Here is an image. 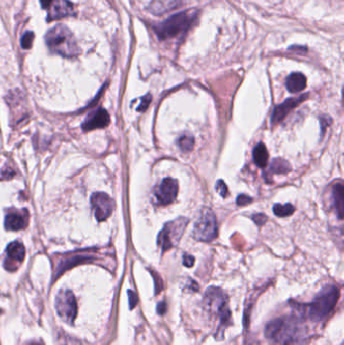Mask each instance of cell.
Here are the masks:
<instances>
[{
	"instance_id": "cell-28",
	"label": "cell",
	"mask_w": 344,
	"mask_h": 345,
	"mask_svg": "<svg viewBox=\"0 0 344 345\" xmlns=\"http://www.w3.org/2000/svg\"><path fill=\"white\" fill-rule=\"evenodd\" d=\"M128 297H129V307L130 309H133L137 304V296L134 292L128 291Z\"/></svg>"
},
{
	"instance_id": "cell-17",
	"label": "cell",
	"mask_w": 344,
	"mask_h": 345,
	"mask_svg": "<svg viewBox=\"0 0 344 345\" xmlns=\"http://www.w3.org/2000/svg\"><path fill=\"white\" fill-rule=\"evenodd\" d=\"M252 156H253V161L257 167L265 168L268 165L269 153L264 143L261 142L256 147H254Z\"/></svg>"
},
{
	"instance_id": "cell-30",
	"label": "cell",
	"mask_w": 344,
	"mask_h": 345,
	"mask_svg": "<svg viewBox=\"0 0 344 345\" xmlns=\"http://www.w3.org/2000/svg\"><path fill=\"white\" fill-rule=\"evenodd\" d=\"M14 176V172L11 171L10 169H8L7 171H2L1 172V178L2 179H10Z\"/></svg>"
},
{
	"instance_id": "cell-6",
	"label": "cell",
	"mask_w": 344,
	"mask_h": 345,
	"mask_svg": "<svg viewBox=\"0 0 344 345\" xmlns=\"http://www.w3.org/2000/svg\"><path fill=\"white\" fill-rule=\"evenodd\" d=\"M217 233V222L213 211L209 208H203L194 225V238L198 241L210 242L216 238Z\"/></svg>"
},
{
	"instance_id": "cell-14",
	"label": "cell",
	"mask_w": 344,
	"mask_h": 345,
	"mask_svg": "<svg viewBox=\"0 0 344 345\" xmlns=\"http://www.w3.org/2000/svg\"><path fill=\"white\" fill-rule=\"evenodd\" d=\"M109 121L110 117L108 112L105 109L100 108L87 117L83 123V129L85 131H89L96 128H102L107 126Z\"/></svg>"
},
{
	"instance_id": "cell-10",
	"label": "cell",
	"mask_w": 344,
	"mask_h": 345,
	"mask_svg": "<svg viewBox=\"0 0 344 345\" xmlns=\"http://www.w3.org/2000/svg\"><path fill=\"white\" fill-rule=\"evenodd\" d=\"M178 190V181L172 178H166L156 189L155 196L161 205H169L176 200Z\"/></svg>"
},
{
	"instance_id": "cell-5",
	"label": "cell",
	"mask_w": 344,
	"mask_h": 345,
	"mask_svg": "<svg viewBox=\"0 0 344 345\" xmlns=\"http://www.w3.org/2000/svg\"><path fill=\"white\" fill-rule=\"evenodd\" d=\"M194 19L195 14H193L191 11L180 12L169 17L162 23H159L154 28L160 39L167 40L187 32Z\"/></svg>"
},
{
	"instance_id": "cell-20",
	"label": "cell",
	"mask_w": 344,
	"mask_h": 345,
	"mask_svg": "<svg viewBox=\"0 0 344 345\" xmlns=\"http://www.w3.org/2000/svg\"><path fill=\"white\" fill-rule=\"evenodd\" d=\"M274 213L279 216V217H287V216H290L294 213L295 211V207L290 204V203H287V204H276L274 206Z\"/></svg>"
},
{
	"instance_id": "cell-27",
	"label": "cell",
	"mask_w": 344,
	"mask_h": 345,
	"mask_svg": "<svg viewBox=\"0 0 344 345\" xmlns=\"http://www.w3.org/2000/svg\"><path fill=\"white\" fill-rule=\"evenodd\" d=\"M194 263H195L194 256L189 255V254H184V256H183V264H184L185 267L191 268V267L194 266Z\"/></svg>"
},
{
	"instance_id": "cell-1",
	"label": "cell",
	"mask_w": 344,
	"mask_h": 345,
	"mask_svg": "<svg viewBox=\"0 0 344 345\" xmlns=\"http://www.w3.org/2000/svg\"><path fill=\"white\" fill-rule=\"evenodd\" d=\"M266 336L279 345H305L309 339L308 328L299 316H286L271 321Z\"/></svg>"
},
{
	"instance_id": "cell-2",
	"label": "cell",
	"mask_w": 344,
	"mask_h": 345,
	"mask_svg": "<svg viewBox=\"0 0 344 345\" xmlns=\"http://www.w3.org/2000/svg\"><path fill=\"white\" fill-rule=\"evenodd\" d=\"M45 40L50 51L62 57H76L81 53L73 33L64 24H57L49 30Z\"/></svg>"
},
{
	"instance_id": "cell-8",
	"label": "cell",
	"mask_w": 344,
	"mask_h": 345,
	"mask_svg": "<svg viewBox=\"0 0 344 345\" xmlns=\"http://www.w3.org/2000/svg\"><path fill=\"white\" fill-rule=\"evenodd\" d=\"M56 310L59 317L67 324H72L77 316V301L74 294L69 291H61L56 298Z\"/></svg>"
},
{
	"instance_id": "cell-15",
	"label": "cell",
	"mask_w": 344,
	"mask_h": 345,
	"mask_svg": "<svg viewBox=\"0 0 344 345\" xmlns=\"http://www.w3.org/2000/svg\"><path fill=\"white\" fill-rule=\"evenodd\" d=\"M27 221H28V215L26 211L9 212L5 216L4 226L7 230L17 231V230L25 228L27 225Z\"/></svg>"
},
{
	"instance_id": "cell-7",
	"label": "cell",
	"mask_w": 344,
	"mask_h": 345,
	"mask_svg": "<svg viewBox=\"0 0 344 345\" xmlns=\"http://www.w3.org/2000/svg\"><path fill=\"white\" fill-rule=\"evenodd\" d=\"M188 223L189 220L187 218L180 217L168 222L164 226L158 235V244L163 251L169 250L179 243Z\"/></svg>"
},
{
	"instance_id": "cell-23",
	"label": "cell",
	"mask_w": 344,
	"mask_h": 345,
	"mask_svg": "<svg viewBox=\"0 0 344 345\" xmlns=\"http://www.w3.org/2000/svg\"><path fill=\"white\" fill-rule=\"evenodd\" d=\"M151 102H152V95H151V94H147L146 96H144V97L141 98V103H140V105L138 106L137 111H139V112L146 111V110L148 109L149 105L151 104Z\"/></svg>"
},
{
	"instance_id": "cell-29",
	"label": "cell",
	"mask_w": 344,
	"mask_h": 345,
	"mask_svg": "<svg viewBox=\"0 0 344 345\" xmlns=\"http://www.w3.org/2000/svg\"><path fill=\"white\" fill-rule=\"evenodd\" d=\"M155 281H156V283H155V285H156V293L158 294L163 289V283H162V280H161V278L159 276L155 277Z\"/></svg>"
},
{
	"instance_id": "cell-26",
	"label": "cell",
	"mask_w": 344,
	"mask_h": 345,
	"mask_svg": "<svg viewBox=\"0 0 344 345\" xmlns=\"http://www.w3.org/2000/svg\"><path fill=\"white\" fill-rule=\"evenodd\" d=\"M250 202H252V199L246 195H239L236 199V203L237 205L239 206H244V205H247L249 204Z\"/></svg>"
},
{
	"instance_id": "cell-22",
	"label": "cell",
	"mask_w": 344,
	"mask_h": 345,
	"mask_svg": "<svg viewBox=\"0 0 344 345\" xmlns=\"http://www.w3.org/2000/svg\"><path fill=\"white\" fill-rule=\"evenodd\" d=\"M34 39H35V34L33 32H31V31L25 32L22 35L21 40H20V45H21L22 49H25V50L31 49L33 44H34Z\"/></svg>"
},
{
	"instance_id": "cell-25",
	"label": "cell",
	"mask_w": 344,
	"mask_h": 345,
	"mask_svg": "<svg viewBox=\"0 0 344 345\" xmlns=\"http://www.w3.org/2000/svg\"><path fill=\"white\" fill-rule=\"evenodd\" d=\"M252 220L254 221L255 224H257L259 226H262L267 222L268 217L266 215L262 214V213H259V214H255V215L252 216Z\"/></svg>"
},
{
	"instance_id": "cell-21",
	"label": "cell",
	"mask_w": 344,
	"mask_h": 345,
	"mask_svg": "<svg viewBox=\"0 0 344 345\" xmlns=\"http://www.w3.org/2000/svg\"><path fill=\"white\" fill-rule=\"evenodd\" d=\"M178 145L183 152L188 153V152H191L193 150L194 145H195V140H194V137L191 136V135H184V136L180 137Z\"/></svg>"
},
{
	"instance_id": "cell-31",
	"label": "cell",
	"mask_w": 344,
	"mask_h": 345,
	"mask_svg": "<svg viewBox=\"0 0 344 345\" xmlns=\"http://www.w3.org/2000/svg\"><path fill=\"white\" fill-rule=\"evenodd\" d=\"M157 312H158L160 315H164V314H165V312H166V304H165V302H162V303L158 304Z\"/></svg>"
},
{
	"instance_id": "cell-4",
	"label": "cell",
	"mask_w": 344,
	"mask_h": 345,
	"mask_svg": "<svg viewBox=\"0 0 344 345\" xmlns=\"http://www.w3.org/2000/svg\"><path fill=\"white\" fill-rule=\"evenodd\" d=\"M204 304L207 311L218 318L219 329L222 331L230 324V310L228 307V299L225 293L219 288H209L204 296Z\"/></svg>"
},
{
	"instance_id": "cell-11",
	"label": "cell",
	"mask_w": 344,
	"mask_h": 345,
	"mask_svg": "<svg viewBox=\"0 0 344 345\" xmlns=\"http://www.w3.org/2000/svg\"><path fill=\"white\" fill-rule=\"evenodd\" d=\"M5 252L6 258L4 261V268L10 272L17 270L25 257V248L23 244L18 241H13L7 245Z\"/></svg>"
},
{
	"instance_id": "cell-13",
	"label": "cell",
	"mask_w": 344,
	"mask_h": 345,
	"mask_svg": "<svg viewBox=\"0 0 344 345\" xmlns=\"http://www.w3.org/2000/svg\"><path fill=\"white\" fill-rule=\"evenodd\" d=\"M307 97V95H302L298 98H290V99H287L284 103L278 105L274 112H273V115H272V123L273 124H277L279 122H281L282 120L285 119V117L287 116L296 106H298L303 100H305V98Z\"/></svg>"
},
{
	"instance_id": "cell-18",
	"label": "cell",
	"mask_w": 344,
	"mask_h": 345,
	"mask_svg": "<svg viewBox=\"0 0 344 345\" xmlns=\"http://www.w3.org/2000/svg\"><path fill=\"white\" fill-rule=\"evenodd\" d=\"M333 201L339 219L343 218L344 194L342 184H336L333 188Z\"/></svg>"
},
{
	"instance_id": "cell-24",
	"label": "cell",
	"mask_w": 344,
	"mask_h": 345,
	"mask_svg": "<svg viewBox=\"0 0 344 345\" xmlns=\"http://www.w3.org/2000/svg\"><path fill=\"white\" fill-rule=\"evenodd\" d=\"M216 190L217 192L220 194L221 197L225 198L227 195H228V189H227V186L226 184L222 181V180H219L216 184Z\"/></svg>"
},
{
	"instance_id": "cell-19",
	"label": "cell",
	"mask_w": 344,
	"mask_h": 345,
	"mask_svg": "<svg viewBox=\"0 0 344 345\" xmlns=\"http://www.w3.org/2000/svg\"><path fill=\"white\" fill-rule=\"evenodd\" d=\"M291 171V166L287 161L283 159H275L269 169L271 174H286Z\"/></svg>"
},
{
	"instance_id": "cell-16",
	"label": "cell",
	"mask_w": 344,
	"mask_h": 345,
	"mask_svg": "<svg viewBox=\"0 0 344 345\" xmlns=\"http://www.w3.org/2000/svg\"><path fill=\"white\" fill-rule=\"evenodd\" d=\"M306 77L302 73H292L287 78L286 87L291 93H298L306 88Z\"/></svg>"
},
{
	"instance_id": "cell-32",
	"label": "cell",
	"mask_w": 344,
	"mask_h": 345,
	"mask_svg": "<svg viewBox=\"0 0 344 345\" xmlns=\"http://www.w3.org/2000/svg\"><path fill=\"white\" fill-rule=\"evenodd\" d=\"M55 0H40L41 5L43 6V8H48L50 7V5L54 2Z\"/></svg>"
},
{
	"instance_id": "cell-12",
	"label": "cell",
	"mask_w": 344,
	"mask_h": 345,
	"mask_svg": "<svg viewBox=\"0 0 344 345\" xmlns=\"http://www.w3.org/2000/svg\"><path fill=\"white\" fill-rule=\"evenodd\" d=\"M77 13L76 6L69 0H55L50 5L48 20H57L68 16H74Z\"/></svg>"
},
{
	"instance_id": "cell-9",
	"label": "cell",
	"mask_w": 344,
	"mask_h": 345,
	"mask_svg": "<svg viewBox=\"0 0 344 345\" xmlns=\"http://www.w3.org/2000/svg\"><path fill=\"white\" fill-rule=\"evenodd\" d=\"M91 204L95 214V218L99 221H105L114 209L113 200L105 193H94L91 197Z\"/></svg>"
},
{
	"instance_id": "cell-3",
	"label": "cell",
	"mask_w": 344,
	"mask_h": 345,
	"mask_svg": "<svg viewBox=\"0 0 344 345\" xmlns=\"http://www.w3.org/2000/svg\"><path fill=\"white\" fill-rule=\"evenodd\" d=\"M339 296L338 288L335 286L324 288L313 302L306 307V316L313 322L324 320L335 308Z\"/></svg>"
}]
</instances>
